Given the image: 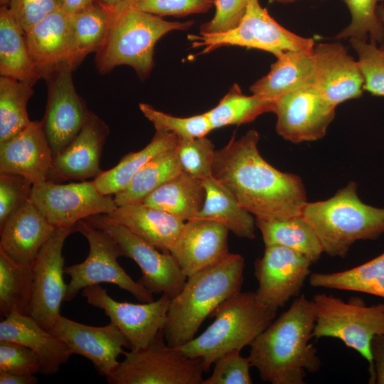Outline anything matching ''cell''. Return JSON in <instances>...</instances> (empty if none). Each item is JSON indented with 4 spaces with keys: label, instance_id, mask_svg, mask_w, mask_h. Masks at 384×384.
<instances>
[{
    "label": "cell",
    "instance_id": "d590c367",
    "mask_svg": "<svg viewBox=\"0 0 384 384\" xmlns=\"http://www.w3.org/2000/svg\"><path fill=\"white\" fill-rule=\"evenodd\" d=\"M275 103L262 95H245L239 85L234 84L218 104L205 113L215 129L250 123L263 113L274 112Z\"/></svg>",
    "mask_w": 384,
    "mask_h": 384
},
{
    "label": "cell",
    "instance_id": "f1b7e54d",
    "mask_svg": "<svg viewBox=\"0 0 384 384\" xmlns=\"http://www.w3.org/2000/svg\"><path fill=\"white\" fill-rule=\"evenodd\" d=\"M203 183L205 201L195 218L216 222L238 238L254 239L257 228L254 215L244 209L232 193L213 176L203 180Z\"/></svg>",
    "mask_w": 384,
    "mask_h": 384
},
{
    "label": "cell",
    "instance_id": "681fc988",
    "mask_svg": "<svg viewBox=\"0 0 384 384\" xmlns=\"http://www.w3.org/2000/svg\"><path fill=\"white\" fill-rule=\"evenodd\" d=\"M375 370V383L384 384V335L375 336L370 345Z\"/></svg>",
    "mask_w": 384,
    "mask_h": 384
},
{
    "label": "cell",
    "instance_id": "9c48e42d",
    "mask_svg": "<svg viewBox=\"0 0 384 384\" xmlns=\"http://www.w3.org/2000/svg\"><path fill=\"white\" fill-rule=\"evenodd\" d=\"M163 331L144 348L123 353L124 358L106 379L110 384H202L199 358L167 345Z\"/></svg>",
    "mask_w": 384,
    "mask_h": 384
},
{
    "label": "cell",
    "instance_id": "cb8c5ba5",
    "mask_svg": "<svg viewBox=\"0 0 384 384\" xmlns=\"http://www.w3.org/2000/svg\"><path fill=\"white\" fill-rule=\"evenodd\" d=\"M0 341L22 344L32 350L40 363L39 373L52 375L73 354L57 336L41 326L28 314L12 311L0 322Z\"/></svg>",
    "mask_w": 384,
    "mask_h": 384
},
{
    "label": "cell",
    "instance_id": "f6af8a7d",
    "mask_svg": "<svg viewBox=\"0 0 384 384\" xmlns=\"http://www.w3.org/2000/svg\"><path fill=\"white\" fill-rule=\"evenodd\" d=\"M0 371L36 374L40 363L29 348L15 342L0 341Z\"/></svg>",
    "mask_w": 384,
    "mask_h": 384
},
{
    "label": "cell",
    "instance_id": "ab89813d",
    "mask_svg": "<svg viewBox=\"0 0 384 384\" xmlns=\"http://www.w3.org/2000/svg\"><path fill=\"white\" fill-rule=\"evenodd\" d=\"M139 109L156 131L172 133L179 138L206 137L213 128L206 113L180 117L166 114L146 103H139Z\"/></svg>",
    "mask_w": 384,
    "mask_h": 384
},
{
    "label": "cell",
    "instance_id": "30bf717a",
    "mask_svg": "<svg viewBox=\"0 0 384 384\" xmlns=\"http://www.w3.org/2000/svg\"><path fill=\"white\" fill-rule=\"evenodd\" d=\"M193 48H203L202 54L223 46H241L269 52L276 57L289 50L311 51V38L299 36L278 23L262 8L259 0H249L244 16L234 28L220 33L190 34Z\"/></svg>",
    "mask_w": 384,
    "mask_h": 384
},
{
    "label": "cell",
    "instance_id": "6da1fadb",
    "mask_svg": "<svg viewBox=\"0 0 384 384\" xmlns=\"http://www.w3.org/2000/svg\"><path fill=\"white\" fill-rule=\"evenodd\" d=\"M258 141L255 129L239 139L233 136L215 151L212 176L255 218L302 215L308 202L301 178L266 161L258 150Z\"/></svg>",
    "mask_w": 384,
    "mask_h": 384
},
{
    "label": "cell",
    "instance_id": "f907efd6",
    "mask_svg": "<svg viewBox=\"0 0 384 384\" xmlns=\"http://www.w3.org/2000/svg\"><path fill=\"white\" fill-rule=\"evenodd\" d=\"M36 374H24L0 371V384H36Z\"/></svg>",
    "mask_w": 384,
    "mask_h": 384
},
{
    "label": "cell",
    "instance_id": "db71d44e",
    "mask_svg": "<svg viewBox=\"0 0 384 384\" xmlns=\"http://www.w3.org/2000/svg\"><path fill=\"white\" fill-rule=\"evenodd\" d=\"M377 12L380 19L384 22V6L379 5L377 9ZM380 48L382 50L384 51V43H383Z\"/></svg>",
    "mask_w": 384,
    "mask_h": 384
},
{
    "label": "cell",
    "instance_id": "7bdbcfd3",
    "mask_svg": "<svg viewBox=\"0 0 384 384\" xmlns=\"http://www.w3.org/2000/svg\"><path fill=\"white\" fill-rule=\"evenodd\" d=\"M211 375L203 380L202 384H251L250 368L251 363L248 357L235 351L224 355L215 363Z\"/></svg>",
    "mask_w": 384,
    "mask_h": 384
},
{
    "label": "cell",
    "instance_id": "8992f818",
    "mask_svg": "<svg viewBox=\"0 0 384 384\" xmlns=\"http://www.w3.org/2000/svg\"><path fill=\"white\" fill-rule=\"evenodd\" d=\"M302 216L314 228L324 252L331 257H345L355 242L375 240L384 233V207L362 202L354 181L327 200L308 202Z\"/></svg>",
    "mask_w": 384,
    "mask_h": 384
},
{
    "label": "cell",
    "instance_id": "5b68a950",
    "mask_svg": "<svg viewBox=\"0 0 384 384\" xmlns=\"http://www.w3.org/2000/svg\"><path fill=\"white\" fill-rule=\"evenodd\" d=\"M277 311L260 302L255 292H240L217 308L214 321L202 334L176 348L188 357L201 359L207 372L220 357L250 346Z\"/></svg>",
    "mask_w": 384,
    "mask_h": 384
},
{
    "label": "cell",
    "instance_id": "44dd1931",
    "mask_svg": "<svg viewBox=\"0 0 384 384\" xmlns=\"http://www.w3.org/2000/svg\"><path fill=\"white\" fill-rule=\"evenodd\" d=\"M229 230L208 220L186 221L170 250L188 277L217 263L228 253Z\"/></svg>",
    "mask_w": 384,
    "mask_h": 384
},
{
    "label": "cell",
    "instance_id": "4fadbf2b",
    "mask_svg": "<svg viewBox=\"0 0 384 384\" xmlns=\"http://www.w3.org/2000/svg\"><path fill=\"white\" fill-rule=\"evenodd\" d=\"M82 295L88 304L102 310L128 341L129 350L151 344L166 322L171 298L162 294L157 300L134 304L112 298L100 284L87 287Z\"/></svg>",
    "mask_w": 384,
    "mask_h": 384
},
{
    "label": "cell",
    "instance_id": "4dcf8cb0",
    "mask_svg": "<svg viewBox=\"0 0 384 384\" xmlns=\"http://www.w3.org/2000/svg\"><path fill=\"white\" fill-rule=\"evenodd\" d=\"M265 246L279 245L294 250L316 262L324 252L310 223L302 215L264 219L255 218Z\"/></svg>",
    "mask_w": 384,
    "mask_h": 384
},
{
    "label": "cell",
    "instance_id": "1f68e13d",
    "mask_svg": "<svg viewBox=\"0 0 384 384\" xmlns=\"http://www.w3.org/2000/svg\"><path fill=\"white\" fill-rule=\"evenodd\" d=\"M178 137L163 131H156L151 142L142 149L124 156L113 168L102 171L93 179L97 190L111 196L123 191L134 175L151 159L176 146Z\"/></svg>",
    "mask_w": 384,
    "mask_h": 384
},
{
    "label": "cell",
    "instance_id": "bcb514c9",
    "mask_svg": "<svg viewBox=\"0 0 384 384\" xmlns=\"http://www.w3.org/2000/svg\"><path fill=\"white\" fill-rule=\"evenodd\" d=\"M214 2L215 0H142L134 7L161 17H181L206 12Z\"/></svg>",
    "mask_w": 384,
    "mask_h": 384
},
{
    "label": "cell",
    "instance_id": "8d00e7d4",
    "mask_svg": "<svg viewBox=\"0 0 384 384\" xmlns=\"http://www.w3.org/2000/svg\"><path fill=\"white\" fill-rule=\"evenodd\" d=\"M32 267L21 265L0 250V314L14 311L29 315Z\"/></svg>",
    "mask_w": 384,
    "mask_h": 384
},
{
    "label": "cell",
    "instance_id": "b9f144b4",
    "mask_svg": "<svg viewBox=\"0 0 384 384\" xmlns=\"http://www.w3.org/2000/svg\"><path fill=\"white\" fill-rule=\"evenodd\" d=\"M349 41L358 55L363 90L375 96H384V51L370 41L353 38Z\"/></svg>",
    "mask_w": 384,
    "mask_h": 384
},
{
    "label": "cell",
    "instance_id": "7a4b0ae2",
    "mask_svg": "<svg viewBox=\"0 0 384 384\" xmlns=\"http://www.w3.org/2000/svg\"><path fill=\"white\" fill-rule=\"evenodd\" d=\"M316 314L312 300L302 294L250 345L248 356L260 378L271 384H303L321 362L309 341Z\"/></svg>",
    "mask_w": 384,
    "mask_h": 384
},
{
    "label": "cell",
    "instance_id": "52a82bcc",
    "mask_svg": "<svg viewBox=\"0 0 384 384\" xmlns=\"http://www.w3.org/2000/svg\"><path fill=\"white\" fill-rule=\"evenodd\" d=\"M316 320L313 336L341 340L360 353L369 363L370 383H375L370 345L377 335H384V303L367 306L352 297L348 301L332 294L319 293L312 299Z\"/></svg>",
    "mask_w": 384,
    "mask_h": 384
},
{
    "label": "cell",
    "instance_id": "4316f807",
    "mask_svg": "<svg viewBox=\"0 0 384 384\" xmlns=\"http://www.w3.org/2000/svg\"><path fill=\"white\" fill-rule=\"evenodd\" d=\"M0 75L32 86L42 78L28 49L24 31L7 6L0 7Z\"/></svg>",
    "mask_w": 384,
    "mask_h": 384
},
{
    "label": "cell",
    "instance_id": "7dc6e473",
    "mask_svg": "<svg viewBox=\"0 0 384 384\" xmlns=\"http://www.w3.org/2000/svg\"><path fill=\"white\" fill-rule=\"evenodd\" d=\"M248 1L215 0V14L201 26L200 33H220L234 28L244 16Z\"/></svg>",
    "mask_w": 384,
    "mask_h": 384
},
{
    "label": "cell",
    "instance_id": "c3c4849f",
    "mask_svg": "<svg viewBox=\"0 0 384 384\" xmlns=\"http://www.w3.org/2000/svg\"><path fill=\"white\" fill-rule=\"evenodd\" d=\"M8 7L24 32L53 11L61 9L60 0H11Z\"/></svg>",
    "mask_w": 384,
    "mask_h": 384
},
{
    "label": "cell",
    "instance_id": "74e56055",
    "mask_svg": "<svg viewBox=\"0 0 384 384\" xmlns=\"http://www.w3.org/2000/svg\"><path fill=\"white\" fill-rule=\"evenodd\" d=\"M33 93L32 85L0 77V144L13 138L31 123L27 104Z\"/></svg>",
    "mask_w": 384,
    "mask_h": 384
},
{
    "label": "cell",
    "instance_id": "7402d4cb",
    "mask_svg": "<svg viewBox=\"0 0 384 384\" xmlns=\"http://www.w3.org/2000/svg\"><path fill=\"white\" fill-rule=\"evenodd\" d=\"M55 228L30 197L0 226V250L18 264L32 267L40 250Z\"/></svg>",
    "mask_w": 384,
    "mask_h": 384
},
{
    "label": "cell",
    "instance_id": "3957f363",
    "mask_svg": "<svg viewBox=\"0 0 384 384\" xmlns=\"http://www.w3.org/2000/svg\"><path fill=\"white\" fill-rule=\"evenodd\" d=\"M244 269V257L229 252L213 265L188 277L181 292L171 299L163 329L167 345L179 347L190 341L207 317L241 292Z\"/></svg>",
    "mask_w": 384,
    "mask_h": 384
},
{
    "label": "cell",
    "instance_id": "ffe728a7",
    "mask_svg": "<svg viewBox=\"0 0 384 384\" xmlns=\"http://www.w3.org/2000/svg\"><path fill=\"white\" fill-rule=\"evenodd\" d=\"M109 127L97 114L90 112L81 130L68 146L53 157L47 181L61 183L68 180L95 178L100 169V157Z\"/></svg>",
    "mask_w": 384,
    "mask_h": 384
},
{
    "label": "cell",
    "instance_id": "277c9868",
    "mask_svg": "<svg viewBox=\"0 0 384 384\" xmlns=\"http://www.w3.org/2000/svg\"><path fill=\"white\" fill-rule=\"evenodd\" d=\"M108 16L105 39L95 53L98 72L106 74L115 67H132L145 79L154 67L156 42L173 31L189 28L192 21H169L134 6L105 4Z\"/></svg>",
    "mask_w": 384,
    "mask_h": 384
},
{
    "label": "cell",
    "instance_id": "816d5d0a",
    "mask_svg": "<svg viewBox=\"0 0 384 384\" xmlns=\"http://www.w3.org/2000/svg\"><path fill=\"white\" fill-rule=\"evenodd\" d=\"M97 0H60L61 9L68 14H73L90 7Z\"/></svg>",
    "mask_w": 384,
    "mask_h": 384
},
{
    "label": "cell",
    "instance_id": "83f0119b",
    "mask_svg": "<svg viewBox=\"0 0 384 384\" xmlns=\"http://www.w3.org/2000/svg\"><path fill=\"white\" fill-rule=\"evenodd\" d=\"M311 51L289 50L276 57L270 72L250 86V92L276 101L289 92L312 85Z\"/></svg>",
    "mask_w": 384,
    "mask_h": 384
},
{
    "label": "cell",
    "instance_id": "f35d334b",
    "mask_svg": "<svg viewBox=\"0 0 384 384\" xmlns=\"http://www.w3.org/2000/svg\"><path fill=\"white\" fill-rule=\"evenodd\" d=\"M384 0H343L351 16V23L336 36V39H357L383 43L384 22L379 17L378 3Z\"/></svg>",
    "mask_w": 384,
    "mask_h": 384
},
{
    "label": "cell",
    "instance_id": "e0dca14e",
    "mask_svg": "<svg viewBox=\"0 0 384 384\" xmlns=\"http://www.w3.org/2000/svg\"><path fill=\"white\" fill-rule=\"evenodd\" d=\"M311 264L305 256L287 247L265 246L262 257L255 263L258 299L277 311L284 306L291 298L300 295Z\"/></svg>",
    "mask_w": 384,
    "mask_h": 384
},
{
    "label": "cell",
    "instance_id": "9a60e30c",
    "mask_svg": "<svg viewBox=\"0 0 384 384\" xmlns=\"http://www.w3.org/2000/svg\"><path fill=\"white\" fill-rule=\"evenodd\" d=\"M73 71L69 63L63 62L44 78L48 97L41 122L53 157L78 134L90 112L75 90Z\"/></svg>",
    "mask_w": 384,
    "mask_h": 384
},
{
    "label": "cell",
    "instance_id": "ee69618b",
    "mask_svg": "<svg viewBox=\"0 0 384 384\" xmlns=\"http://www.w3.org/2000/svg\"><path fill=\"white\" fill-rule=\"evenodd\" d=\"M33 186L24 176L0 174V226L23 201L31 197Z\"/></svg>",
    "mask_w": 384,
    "mask_h": 384
},
{
    "label": "cell",
    "instance_id": "f546056e",
    "mask_svg": "<svg viewBox=\"0 0 384 384\" xmlns=\"http://www.w3.org/2000/svg\"><path fill=\"white\" fill-rule=\"evenodd\" d=\"M205 197L203 180L181 172L149 193L142 203L186 222L198 215Z\"/></svg>",
    "mask_w": 384,
    "mask_h": 384
},
{
    "label": "cell",
    "instance_id": "60d3db41",
    "mask_svg": "<svg viewBox=\"0 0 384 384\" xmlns=\"http://www.w3.org/2000/svg\"><path fill=\"white\" fill-rule=\"evenodd\" d=\"M176 151L183 172L201 180L212 176L215 150L211 140L178 137Z\"/></svg>",
    "mask_w": 384,
    "mask_h": 384
},
{
    "label": "cell",
    "instance_id": "d6a6232c",
    "mask_svg": "<svg viewBox=\"0 0 384 384\" xmlns=\"http://www.w3.org/2000/svg\"><path fill=\"white\" fill-rule=\"evenodd\" d=\"M311 287L353 291L384 298V252L357 267L335 272H314Z\"/></svg>",
    "mask_w": 384,
    "mask_h": 384
},
{
    "label": "cell",
    "instance_id": "ac0fdd59",
    "mask_svg": "<svg viewBox=\"0 0 384 384\" xmlns=\"http://www.w3.org/2000/svg\"><path fill=\"white\" fill-rule=\"evenodd\" d=\"M60 338L73 354L90 360L97 373L105 378L119 363L118 357L129 348L128 341L112 322L102 326L82 324L61 316L48 329Z\"/></svg>",
    "mask_w": 384,
    "mask_h": 384
},
{
    "label": "cell",
    "instance_id": "11a10c76",
    "mask_svg": "<svg viewBox=\"0 0 384 384\" xmlns=\"http://www.w3.org/2000/svg\"><path fill=\"white\" fill-rule=\"evenodd\" d=\"M272 1L277 3H279V4H288V3H292L297 0H272Z\"/></svg>",
    "mask_w": 384,
    "mask_h": 384
},
{
    "label": "cell",
    "instance_id": "8fae6325",
    "mask_svg": "<svg viewBox=\"0 0 384 384\" xmlns=\"http://www.w3.org/2000/svg\"><path fill=\"white\" fill-rule=\"evenodd\" d=\"M86 220L112 235L124 257L138 265L142 272L138 282L151 293L165 294L172 299L181 292L187 277L171 253L160 251L124 225L107 220L102 214Z\"/></svg>",
    "mask_w": 384,
    "mask_h": 384
},
{
    "label": "cell",
    "instance_id": "d4e9b609",
    "mask_svg": "<svg viewBox=\"0 0 384 384\" xmlns=\"http://www.w3.org/2000/svg\"><path fill=\"white\" fill-rule=\"evenodd\" d=\"M29 53L42 78L68 62L72 39L71 14L62 9L49 14L24 32Z\"/></svg>",
    "mask_w": 384,
    "mask_h": 384
},
{
    "label": "cell",
    "instance_id": "d6986e66",
    "mask_svg": "<svg viewBox=\"0 0 384 384\" xmlns=\"http://www.w3.org/2000/svg\"><path fill=\"white\" fill-rule=\"evenodd\" d=\"M312 85L331 105L358 98L363 91V77L358 63L340 43L315 44Z\"/></svg>",
    "mask_w": 384,
    "mask_h": 384
},
{
    "label": "cell",
    "instance_id": "5bb4252c",
    "mask_svg": "<svg viewBox=\"0 0 384 384\" xmlns=\"http://www.w3.org/2000/svg\"><path fill=\"white\" fill-rule=\"evenodd\" d=\"M75 226V225H74ZM56 228L38 253L33 266L29 315L46 329L62 316L60 307L67 292L63 279V247L75 227Z\"/></svg>",
    "mask_w": 384,
    "mask_h": 384
},
{
    "label": "cell",
    "instance_id": "7c38bea8",
    "mask_svg": "<svg viewBox=\"0 0 384 384\" xmlns=\"http://www.w3.org/2000/svg\"><path fill=\"white\" fill-rule=\"evenodd\" d=\"M31 199L55 228H71L117 207L114 198L102 194L93 180L65 184L46 181L33 186Z\"/></svg>",
    "mask_w": 384,
    "mask_h": 384
},
{
    "label": "cell",
    "instance_id": "f5cc1de1",
    "mask_svg": "<svg viewBox=\"0 0 384 384\" xmlns=\"http://www.w3.org/2000/svg\"><path fill=\"white\" fill-rule=\"evenodd\" d=\"M108 5L134 6L142 0H100Z\"/></svg>",
    "mask_w": 384,
    "mask_h": 384
},
{
    "label": "cell",
    "instance_id": "603a6c76",
    "mask_svg": "<svg viewBox=\"0 0 384 384\" xmlns=\"http://www.w3.org/2000/svg\"><path fill=\"white\" fill-rule=\"evenodd\" d=\"M53 161V154L40 121H32L0 144V174L24 176L33 185L47 181Z\"/></svg>",
    "mask_w": 384,
    "mask_h": 384
},
{
    "label": "cell",
    "instance_id": "484cf974",
    "mask_svg": "<svg viewBox=\"0 0 384 384\" xmlns=\"http://www.w3.org/2000/svg\"><path fill=\"white\" fill-rule=\"evenodd\" d=\"M105 218L124 225L160 251L170 253L184 221L163 210L137 203L117 206Z\"/></svg>",
    "mask_w": 384,
    "mask_h": 384
},
{
    "label": "cell",
    "instance_id": "836d02e7",
    "mask_svg": "<svg viewBox=\"0 0 384 384\" xmlns=\"http://www.w3.org/2000/svg\"><path fill=\"white\" fill-rule=\"evenodd\" d=\"M72 39L68 63L74 71L85 57L102 45L108 28V16L103 2L97 0L90 7L73 14Z\"/></svg>",
    "mask_w": 384,
    "mask_h": 384
},
{
    "label": "cell",
    "instance_id": "ba28073f",
    "mask_svg": "<svg viewBox=\"0 0 384 384\" xmlns=\"http://www.w3.org/2000/svg\"><path fill=\"white\" fill-rule=\"evenodd\" d=\"M74 227L87 240L89 253L83 262L65 267L64 272L70 277L65 302L73 299L85 288L100 283L114 284L142 302L154 300L153 294L134 281L119 264L118 258L124 255L112 235L86 219Z\"/></svg>",
    "mask_w": 384,
    "mask_h": 384
},
{
    "label": "cell",
    "instance_id": "2e32d148",
    "mask_svg": "<svg viewBox=\"0 0 384 384\" xmlns=\"http://www.w3.org/2000/svg\"><path fill=\"white\" fill-rule=\"evenodd\" d=\"M336 107L312 85L289 92L276 100L277 133L296 144L319 140L334 119Z\"/></svg>",
    "mask_w": 384,
    "mask_h": 384
},
{
    "label": "cell",
    "instance_id": "9f6ffc18",
    "mask_svg": "<svg viewBox=\"0 0 384 384\" xmlns=\"http://www.w3.org/2000/svg\"><path fill=\"white\" fill-rule=\"evenodd\" d=\"M11 0H0L1 6H9Z\"/></svg>",
    "mask_w": 384,
    "mask_h": 384
},
{
    "label": "cell",
    "instance_id": "e575fe53",
    "mask_svg": "<svg viewBox=\"0 0 384 384\" xmlns=\"http://www.w3.org/2000/svg\"><path fill=\"white\" fill-rule=\"evenodd\" d=\"M181 172L175 146L149 161L126 188L114 195V202L117 206L142 203L149 193Z\"/></svg>",
    "mask_w": 384,
    "mask_h": 384
}]
</instances>
